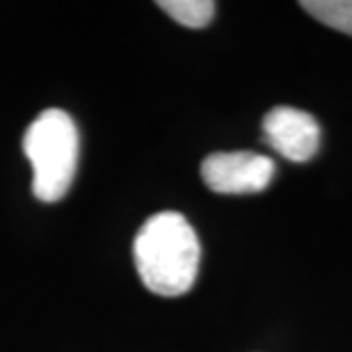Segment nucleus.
Returning <instances> with one entry per match:
<instances>
[{
	"mask_svg": "<svg viewBox=\"0 0 352 352\" xmlns=\"http://www.w3.org/2000/svg\"><path fill=\"white\" fill-rule=\"evenodd\" d=\"M133 256L140 279L151 293L179 298L195 284L201 248L186 217L176 210H160L138 231Z\"/></svg>",
	"mask_w": 352,
	"mask_h": 352,
	"instance_id": "1",
	"label": "nucleus"
},
{
	"mask_svg": "<svg viewBox=\"0 0 352 352\" xmlns=\"http://www.w3.org/2000/svg\"><path fill=\"white\" fill-rule=\"evenodd\" d=\"M23 153L32 165V192L39 201H60L78 167V129L65 110H44L28 126Z\"/></svg>",
	"mask_w": 352,
	"mask_h": 352,
	"instance_id": "2",
	"label": "nucleus"
},
{
	"mask_svg": "<svg viewBox=\"0 0 352 352\" xmlns=\"http://www.w3.org/2000/svg\"><path fill=\"white\" fill-rule=\"evenodd\" d=\"M274 172V160L254 151H217L201 163V181L217 195L263 192Z\"/></svg>",
	"mask_w": 352,
	"mask_h": 352,
	"instance_id": "3",
	"label": "nucleus"
},
{
	"mask_svg": "<svg viewBox=\"0 0 352 352\" xmlns=\"http://www.w3.org/2000/svg\"><path fill=\"white\" fill-rule=\"evenodd\" d=\"M263 135L279 156L295 163L314 158L320 142L318 122L309 112L291 105H277L267 112L263 117Z\"/></svg>",
	"mask_w": 352,
	"mask_h": 352,
	"instance_id": "4",
	"label": "nucleus"
},
{
	"mask_svg": "<svg viewBox=\"0 0 352 352\" xmlns=\"http://www.w3.org/2000/svg\"><path fill=\"white\" fill-rule=\"evenodd\" d=\"M158 7L186 28H206L215 16L213 0H160Z\"/></svg>",
	"mask_w": 352,
	"mask_h": 352,
	"instance_id": "5",
	"label": "nucleus"
},
{
	"mask_svg": "<svg viewBox=\"0 0 352 352\" xmlns=\"http://www.w3.org/2000/svg\"><path fill=\"white\" fill-rule=\"evenodd\" d=\"M300 7L320 23L352 37V0H305Z\"/></svg>",
	"mask_w": 352,
	"mask_h": 352,
	"instance_id": "6",
	"label": "nucleus"
}]
</instances>
